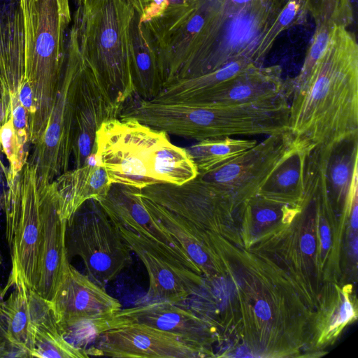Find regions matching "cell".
<instances>
[{"label": "cell", "mask_w": 358, "mask_h": 358, "mask_svg": "<svg viewBox=\"0 0 358 358\" xmlns=\"http://www.w3.org/2000/svg\"><path fill=\"white\" fill-rule=\"evenodd\" d=\"M288 132L313 147L358 135V48L345 27H331L306 81L291 96Z\"/></svg>", "instance_id": "cell-1"}, {"label": "cell", "mask_w": 358, "mask_h": 358, "mask_svg": "<svg viewBox=\"0 0 358 358\" xmlns=\"http://www.w3.org/2000/svg\"><path fill=\"white\" fill-rule=\"evenodd\" d=\"M94 154L111 183L142 189L160 183L180 185L198 175L185 148L171 143L166 132L134 118L103 122L96 134Z\"/></svg>", "instance_id": "cell-2"}, {"label": "cell", "mask_w": 358, "mask_h": 358, "mask_svg": "<svg viewBox=\"0 0 358 358\" xmlns=\"http://www.w3.org/2000/svg\"><path fill=\"white\" fill-rule=\"evenodd\" d=\"M287 1L256 0L228 15L206 8L205 22L171 82L201 76L238 61L262 66L284 30L279 16Z\"/></svg>", "instance_id": "cell-3"}, {"label": "cell", "mask_w": 358, "mask_h": 358, "mask_svg": "<svg viewBox=\"0 0 358 358\" xmlns=\"http://www.w3.org/2000/svg\"><path fill=\"white\" fill-rule=\"evenodd\" d=\"M74 27L80 53L119 113L134 94L130 65L129 0H77Z\"/></svg>", "instance_id": "cell-4"}, {"label": "cell", "mask_w": 358, "mask_h": 358, "mask_svg": "<svg viewBox=\"0 0 358 358\" xmlns=\"http://www.w3.org/2000/svg\"><path fill=\"white\" fill-rule=\"evenodd\" d=\"M24 26L25 79L37 108L40 90L55 102L62 80L71 15L69 0H18Z\"/></svg>", "instance_id": "cell-5"}, {"label": "cell", "mask_w": 358, "mask_h": 358, "mask_svg": "<svg viewBox=\"0 0 358 358\" xmlns=\"http://www.w3.org/2000/svg\"><path fill=\"white\" fill-rule=\"evenodd\" d=\"M35 173V171L26 169L24 176L11 185L3 199L6 238L12 267L3 296L20 282L31 289L36 285L45 182L38 180Z\"/></svg>", "instance_id": "cell-6"}, {"label": "cell", "mask_w": 358, "mask_h": 358, "mask_svg": "<svg viewBox=\"0 0 358 358\" xmlns=\"http://www.w3.org/2000/svg\"><path fill=\"white\" fill-rule=\"evenodd\" d=\"M68 259L78 256L86 275L104 287L132 262L131 250L97 200L86 201L66 222Z\"/></svg>", "instance_id": "cell-7"}, {"label": "cell", "mask_w": 358, "mask_h": 358, "mask_svg": "<svg viewBox=\"0 0 358 358\" xmlns=\"http://www.w3.org/2000/svg\"><path fill=\"white\" fill-rule=\"evenodd\" d=\"M292 141L288 131L268 136L238 156L197 176L224 191L235 204L247 202L257 194Z\"/></svg>", "instance_id": "cell-8"}, {"label": "cell", "mask_w": 358, "mask_h": 358, "mask_svg": "<svg viewBox=\"0 0 358 358\" xmlns=\"http://www.w3.org/2000/svg\"><path fill=\"white\" fill-rule=\"evenodd\" d=\"M86 351L90 357L115 358H194L206 355L204 345L142 324L105 331Z\"/></svg>", "instance_id": "cell-9"}, {"label": "cell", "mask_w": 358, "mask_h": 358, "mask_svg": "<svg viewBox=\"0 0 358 358\" xmlns=\"http://www.w3.org/2000/svg\"><path fill=\"white\" fill-rule=\"evenodd\" d=\"M123 241L139 258L148 273L150 301L178 303L187 300L199 285V274L173 254L122 227L116 226Z\"/></svg>", "instance_id": "cell-10"}, {"label": "cell", "mask_w": 358, "mask_h": 358, "mask_svg": "<svg viewBox=\"0 0 358 358\" xmlns=\"http://www.w3.org/2000/svg\"><path fill=\"white\" fill-rule=\"evenodd\" d=\"M49 303L57 323L108 318L122 307L104 287L79 272L69 261Z\"/></svg>", "instance_id": "cell-11"}, {"label": "cell", "mask_w": 358, "mask_h": 358, "mask_svg": "<svg viewBox=\"0 0 358 358\" xmlns=\"http://www.w3.org/2000/svg\"><path fill=\"white\" fill-rule=\"evenodd\" d=\"M98 201L115 226L126 228L166 248L199 274L200 271L173 238L148 213L143 202L141 189L113 182L106 196Z\"/></svg>", "instance_id": "cell-12"}, {"label": "cell", "mask_w": 358, "mask_h": 358, "mask_svg": "<svg viewBox=\"0 0 358 358\" xmlns=\"http://www.w3.org/2000/svg\"><path fill=\"white\" fill-rule=\"evenodd\" d=\"M66 221L59 211L56 184L45 185L42 196L41 236L34 291L50 301L69 261L66 248Z\"/></svg>", "instance_id": "cell-13"}, {"label": "cell", "mask_w": 358, "mask_h": 358, "mask_svg": "<svg viewBox=\"0 0 358 358\" xmlns=\"http://www.w3.org/2000/svg\"><path fill=\"white\" fill-rule=\"evenodd\" d=\"M117 117V111L85 61L73 116L72 155L76 168L82 166L94 154L96 134L101 124Z\"/></svg>", "instance_id": "cell-14"}, {"label": "cell", "mask_w": 358, "mask_h": 358, "mask_svg": "<svg viewBox=\"0 0 358 358\" xmlns=\"http://www.w3.org/2000/svg\"><path fill=\"white\" fill-rule=\"evenodd\" d=\"M291 94L279 66L250 65L210 93L191 103L210 106L259 104L289 99Z\"/></svg>", "instance_id": "cell-15"}, {"label": "cell", "mask_w": 358, "mask_h": 358, "mask_svg": "<svg viewBox=\"0 0 358 358\" xmlns=\"http://www.w3.org/2000/svg\"><path fill=\"white\" fill-rule=\"evenodd\" d=\"M129 324L148 326L202 345L208 334L203 320L192 311L166 301H149L121 308L106 320L107 330Z\"/></svg>", "instance_id": "cell-16"}, {"label": "cell", "mask_w": 358, "mask_h": 358, "mask_svg": "<svg viewBox=\"0 0 358 358\" xmlns=\"http://www.w3.org/2000/svg\"><path fill=\"white\" fill-rule=\"evenodd\" d=\"M110 185L105 169L99 164L94 154L82 166L65 171L56 184L63 219L67 222L87 200L103 199Z\"/></svg>", "instance_id": "cell-17"}, {"label": "cell", "mask_w": 358, "mask_h": 358, "mask_svg": "<svg viewBox=\"0 0 358 358\" xmlns=\"http://www.w3.org/2000/svg\"><path fill=\"white\" fill-rule=\"evenodd\" d=\"M130 65L135 94L152 100L164 83L154 38L134 13L130 27Z\"/></svg>", "instance_id": "cell-18"}, {"label": "cell", "mask_w": 358, "mask_h": 358, "mask_svg": "<svg viewBox=\"0 0 358 358\" xmlns=\"http://www.w3.org/2000/svg\"><path fill=\"white\" fill-rule=\"evenodd\" d=\"M313 146L293 139L260 186L256 195L280 203L301 201L304 192V171L307 156Z\"/></svg>", "instance_id": "cell-19"}, {"label": "cell", "mask_w": 358, "mask_h": 358, "mask_svg": "<svg viewBox=\"0 0 358 358\" xmlns=\"http://www.w3.org/2000/svg\"><path fill=\"white\" fill-rule=\"evenodd\" d=\"M31 357L88 358L87 351L74 346L59 332L48 301L29 290Z\"/></svg>", "instance_id": "cell-20"}, {"label": "cell", "mask_w": 358, "mask_h": 358, "mask_svg": "<svg viewBox=\"0 0 358 358\" xmlns=\"http://www.w3.org/2000/svg\"><path fill=\"white\" fill-rule=\"evenodd\" d=\"M138 20L150 31L155 43L179 24L199 0H129Z\"/></svg>", "instance_id": "cell-21"}, {"label": "cell", "mask_w": 358, "mask_h": 358, "mask_svg": "<svg viewBox=\"0 0 358 358\" xmlns=\"http://www.w3.org/2000/svg\"><path fill=\"white\" fill-rule=\"evenodd\" d=\"M14 287L8 297L0 301V322L8 339L26 350L31 356L30 289L22 282Z\"/></svg>", "instance_id": "cell-22"}, {"label": "cell", "mask_w": 358, "mask_h": 358, "mask_svg": "<svg viewBox=\"0 0 358 358\" xmlns=\"http://www.w3.org/2000/svg\"><path fill=\"white\" fill-rule=\"evenodd\" d=\"M257 143L256 140L224 137L199 141L185 149L199 174L232 159Z\"/></svg>", "instance_id": "cell-23"}, {"label": "cell", "mask_w": 358, "mask_h": 358, "mask_svg": "<svg viewBox=\"0 0 358 358\" xmlns=\"http://www.w3.org/2000/svg\"><path fill=\"white\" fill-rule=\"evenodd\" d=\"M0 141L3 148L6 152V154L7 155L8 159L11 161L13 166H15L16 169L19 168L15 154V148L17 147V143L15 136V130L12 115L9 117V120L4 124V125L1 126L0 128ZM19 149H17V151Z\"/></svg>", "instance_id": "cell-24"}, {"label": "cell", "mask_w": 358, "mask_h": 358, "mask_svg": "<svg viewBox=\"0 0 358 358\" xmlns=\"http://www.w3.org/2000/svg\"><path fill=\"white\" fill-rule=\"evenodd\" d=\"M20 348L10 342L0 322V357H18Z\"/></svg>", "instance_id": "cell-25"}, {"label": "cell", "mask_w": 358, "mask_h": 358, "mask_svg": "<svg viewBox=\"0 0 358 358\" xmlns=\"http://www.w3.org/2000/svg\"><path fill=\"white\" fill-rule=\"evenodd\" d=\"M301 248L306 254H313L315 250V241L314 237L310 234H305L301 241Z\"/></svg>", "instance_id": "cell-26"}, {"label": "cell", "mask_w": 358, "mask_h": 358, "mask_svg": "<svg viewBox=\"0 0 358 358\" xmlns=\"http://www.w3.org/2000/svg\"><path fill=\"white\" fill-rule=\"evenodd\" d=\"M256 315L263 319L268 320L271 317V309L266 302L259 301L255 307Z\"/></svg>", "instance_id": "cell-27"}, {"label": "cell", "mask_w": 358, "mask_h": 358, "mask_svg": "<svg viewBox=\"0 0 358 358\" xmlns=\"http://www.w3.org/2000/svg\"><path fill=\"white\" fill-rule=\"evenodd\" d=\"M353 315V310L351 304L348 300H345L342 305L339 320L337 324H342L346 322L349 319L352 317Z\"/></svg>", "instance_id": "cell-28"}, {"label": "cell", "mask_w": 358, "mask_h": 358, "mask_svg": "<svg viewBox=\"0 0 358 358\" xmlns=\"http://www.w3.org/2000/svg\"><path fill=\"white\" fill-rule=\"evenodd\" d=\"M321 243L324 250L329 248L331 244V236L329 227L324 224L320 228Z\"/></svg>", "instance_id": "cell-29"}, {"label": "cell", "mask_w": 358, "mask_h": 358, "mask_svg": "<svg viewBox=\"0 0 358 358\" xmlns=\"http://www.w3.org/2000/svg\"><path fill=\"white\" fill-rule=\"evenodd\" d=\"M357 245H358V244H357V238H355V245H354V246H353V247H354V251H355V255H357Z\"/></svg>", "instance_id": "cell-30"}, {"label": "cell", "mask_w": 358, "mask_h": 358, "mask_svg": "<svg viewBox=\"0 0 358 358\" xmlns=\"http://www.w3.org/2000/svg\"><path fill=\"white\" fill-rule=\"evenodd\" d=\"M3 296V289H1L0 286V301L2 300Z\"/></svg>", "instance_id": "cell-31"}]
</instances>
